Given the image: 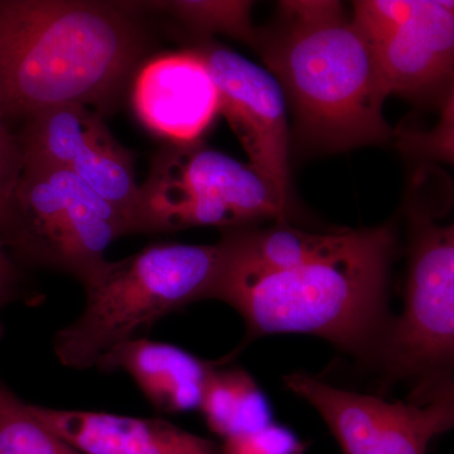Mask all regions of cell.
I'll return each mask as SVG.
<instances>
[{"mask_svg":"<svg viewBox=\"0 0 454 454\" xmlns=\"http://www.w3.org/2000/svg\"><path fill=\"white\" fill-rule=\"evenodd\" d=\"M214 363L186 349L148 339L128 340L98 361L101 372L127 373L157 411L167 414L196 411Z\"/></svg>","mask_w":454,"mask_h":454,"instance_id":"5bb4252c","label":"cell"},{"mask_svg":"<svg viewBox=\"0 0 454 454\" xmlns=\"http://www.w3.org/2000/svg\"><path fill=\"white\" fill-rule=\"evenodd\" d=\"M404 310L391 319L373 355L387 382L413 385L411 400L426 404L453 390L454 227L411 199Z\"/></svg>","mask_w":454,"mask_h":454,"instance_id":"8992f818","label":"cell"},{"mask_svg":"<svg viewBox=\"0 0 454 454\" xmlns=\"http://www.w3.org/2000/svg\"><path fill=\"white\" fill-rule=\"evenodd\" d=\"M16 184V182L0 177V239H2L5 223H7L9 206H11L12 195H13Z\"/></svg>","mask_w":454,"mask_h":454,"instance_id":"7402d4cb","label":"cell"},{"mask_svg":"<svg viewBox=\"0 0 454 454\" xmlns=\"http://www.w3.org/2000/svg\"><path fill=\"white\" fill-rule=\"evenodd\" d=\"M306 448L291 430L271 423L249 434L223 439L220 454H303Z\"/></svg>","mask_w":454,"mask_h":454,"instance_id":"d6986e66","label":"cell"},{"mask_svg":"<svg viewBox=\"0 0 454 454\" xmlns=\"http://www.w3.org/2000/svg\"><path fill=\"white\" fill-rule=\"evenodd\" d=\"M369 44L389 95L418 103L453 97V2L411 0L402 22Z\"/></svg>","mask_w":454,"mask_h":454,"instance_id":"8fae6325","label":"cell"},{"mask_svg":"<svg viewBox=\"0 0 454 454\" xmlns=\"http://www.w3.org/2000/svg\"><path fill=\"white\" fill-rule=\"evenodd\" d=\"M356 234L357 230L306 231L288 223L226 230L219 241L221 260L215 283L252 279L301 267L340 252Z\"/></svg>","mask_w":454,"mask_h":454,"instance_id":"9a60e30c","label":"cell"},{"mask_svg":"<svg viewBox=\"0 0 454 454\" xmlns=\"http://www.w3.org/2000/svg\"><path fill=\"white\" fill-rule=\"evenodd\" d=\"M220 260L219 243H155L118 262L107 260L83 286L82 312L53 337L57 360L68 369H97L116 346L139 339L163 317L207 300Z\"/></svg>","mask_w":454,"mask_h":454,"instance_id":"277c9868","label":"cell"},{"mask_svg":"<svg viewBox=\"0 0 454 454\" xmlns=\"http://www.w3.org/2000/svg\"><path fill=\"white\" fill-rule=\"evenodd\" d=\"M199 411L208 428L230 438L249 434L271 424L267 396L249 372L240 367H211L203 387Z\"/></svg>","mask_w":454,"mask_h":454,"instance_id":"2e32d148","label":"cell"},{"mask_svg":"<svg viewBox=\"0 0 454 454\" xmlns=\"http://www.w3.org/2000/svg\"><path fill=\"white\" fill-rule=\"evenodd\" d=\"M14 298H16V292L0 286V312L4 309L5 304H7L8 301H13ZM2 333L3 325L0 324V337H2Z\"/></svg>","mask_w":454,"mask_h":454,"instance_id":"603a6c76","label":"cell"},{"mask_svg":"<svg viewBox=\"0 0 454 454\" xmlns=\"http://www.w3.org/2000/svg\"><path fill=\"white\" fill-rule=\"evenodd\" d=\"M0 454H83L35 418L0 380Z\"/></svg>","mask_w":454,"mask_h":454,"instance_id":"e0dca14e","label":"cell"},{"mask_svg":"<svg viewBox=\"0 0 454 454\" xmlns=\"http://www.w3.org/2000/svg\"><path fill=\"white\" fill-rule=\"evenodd\" d=\"M128 234L121 212L73 173L23 164L2 241L29 264L65 271L85 286L106 264L110 245Z\"/></svg>","mask_w":454,"mask_h":454,"instance_id":"52a82bcc","label":"cell"},{"mask_svg":"<svg viewBox=\"0 0 454 454\" xmlns=\"http://www.w3.org/2000/svg\"><path fill=\"white\" fill-rule=\"evenodd\" d=\"M284 384L318 411L342 454H427L454 424L453 390L417 404L339 389L306 372L289 373Z\"/></svg>","mask_w":454,"mask_h":454,"instance_id":"ba28073f","label":"cell"},{"mask_svg":"<svg viewBox=\"0 0 454 454\" xmlns=\"http://www.w3.org/2000/svg\"><path fill=\"white\" fill-rule=\"evenodd\" d=\"M18 271L0 239V286L17 291Z\"/></svg>","mask_w":454,"mask_h":454,"instance_id":"44dd1931","label":"cell"},{"mask_svg":"<svg viewBox=\"0 0 454 454\" xmlns=\"http://www.w3.org/2000/svg\"><path fill=\"white\" fill-rule=\"evenodd\" d=\"M396 247L394 221L358 229L333 255L252 279L221 280L207 300L223 301L243 317L250 340L313 334L372 360L391 322L387 289Z\"/></svg>","mask_w":454,"mask_h":454,"instance_id":"3957f363","label":"cell"},{"mask_svg":"<svg viewBox=\"0 0 454 454\" xmlns=\"http://www.w3.org/2000/svg\"><path fill=\"white\" fill-rule=\"evenodd\" d=\"M137 3L0 0V116L106 106L143 50Z\"/></svg>","mask_w":454,"mask_h":454,"instance_id":"6da1fadb","label":"cell"},{"mask_svg":"<svg viewBox=\"0 0 454 454\" xmlns=\"http://www.w3.org/2000/svg\"><path fill=\"white\" fill-rule=\"evenodd\" d=\"M28 405L40 422L83 454H220L211 439L160 418Z\"/></svg>","mask_w":454,"mask_h":454,"instance_id":"4fadbf2b","label":"cell"},{"mask_svg":"<svg viewBox=\"0 0 454 454\" xmlns=\"http://www.w3.org/2000/svg\"><path fill=\"white\" fill-rule=\"evenodd\" d=\"M133 103L155 136L193 143L219 114V91L205 59L191 50L149 61L134 83Z\"/></svg>","mask_w":454,"mask_h":454,"instance_id":"7c38bea8","label":"cell"},{"mask_svg":"<svg viewBox=\"0 0 454 454\" xmlns=\"http://www.w3.org/2000/svg\"><path fill=\"white\" fill-rule=\"evenodd\" d=\"M155 8L166 9L184 25L200 35L220 32L254 44L258 28L254 27L249 2H184L151 3Z\"/></svg>","mask_w":454,"mask_h":454,"instance_id":"ac0fdd59","label":"cell"},{"mask_svg":"<svg viewBox=\"0 0 454 454\" xmlns=\"http://www.w3.org/2000/svg\"><path fill=\"white\" fill-rule=\"evenodd\" d=\"M193 51L210 70L219 91V114L249 157L247 163L291 200L288 116L282 86L268 70L219 43L202 42Z\"/></svg>","mask_w":454,"mask_h":454,"instance_id":"30bf717a","label":"cell"},{"mask_svg":"<svg viewBox=\"0 0 454 454\" xmlns=\"http://www.w3.org/2000/svg\"><path fill=\"white\" fill-rule=\"evenodd\" d=\"M23 169V155L16 136L0 116V177L16 182Z\"/></svg>","mask_w":454,"mask_h":454,"instance_id":"ffe728a7","label":"cell"},{"mask_svg":"<svg viewBox=\"0 0 454 454\" xmlns=\"http://www.w3.org/2000/svg\"><path fill=\"white\" fill-rule=\"evenodd\" d=\"M291 200L252 164L203 145L169 143L139 186L133 232L191 227L223 231L273 220L288 223Z\"/></svg>","mask_w":454,"mask_h":454,"instance_id":"5b68a950","label":"cell"},{"mask_svg":"<svg viewBox=\"0 0 454 454\" xmlns=\"http://www.w3.org/2000/svg\"><path fill=\"white\" fill-rule=\"evenodd\" d=\"M253 46L282 86L304 145L343 152L395 137L382 113L389 91L372 47L340 3L280 2Z\"/></svg>","mask_w":454,"mask_h":454,"instance_id":"7a4b0ae2","label":"cell"},{"mask_svg":"<svg viewBox=\"0 0 454 454\" xmlns=\"http://www.w3.org/2000/svg\"><path fill=\"white\" fill-rule=\"evenodd\" d=\"M17 137L23 164L55 167L82 179L121 212L133 234L139 200L133 155L106 122L83 106L66 104L33 114Z\"/></svg>","mask_w":454,"mask_h":454,"instance_id":"9c48e42d","label":"cell"}]
</instances>
